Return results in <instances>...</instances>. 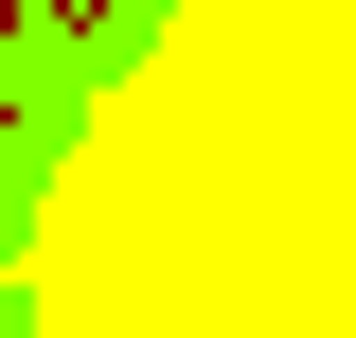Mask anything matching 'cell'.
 Here are the masks:
<instances>
[{
  "mask_svg": "<svg viewBox=\"0 0 356 338\" xmlns=\"http://www.w3.org/2000/svg\"><path fill=\"white\" fill-rule=\"evenodd\" d=\"M36 338H356V0H196L89 107Z\"/></svg>",
  "mask_w": 356,
  "mask_h": 338,
  "instance_id": "1",
  "label": "cell"
}]
</instances>
